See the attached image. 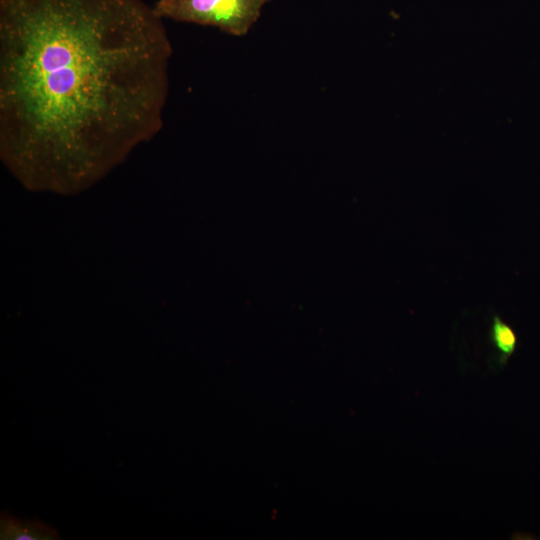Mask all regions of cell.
Instances as JSON below:
<instances>
[{
  "label": "cell",
  "instance_id": "1",
  "mask_svg": "<svg viewBox=\"0 0 540 540\" xmlns=\"http://www.w3.org/2000/svg\"><path fill=\"white\" fill-rule=\"evenodd\" d=\"M173 49L143 0H0V157L26 188L84 190L164 124Z\"/></svg>",
  "mask_w": 540,
  "mask_h": 540
},
{
  "label": "cell",
  "instance_id": "2",
  "mask_svg": "<svg viewBox=\"0 0 540 540\" xmlns=\"http://www.w3.org/2000/svg\"><path fill=\"white\" fill-rule=\"evenodd\" d=\"M271 0H171L156 3L164 19L216 27L233 36L246 35Z\"/></svg>",
  "mask_w": 540,
  "mask_h": 540
},
{
  "label": "cell",
  "instance_id": "3",
  "mask_svg": "<svg viewBox=\"0 0 540 540\" xmlns=\"http://www.w3.org/2000/svg\"><path fill=\"white\" fill-rule=\"evenodd\" d=\"M0 536L3 540H55L59 534L40 521H21L6 512L1 514Z\"/></svg>",
  "mask_w": 540,
  "mask_h": 540
},
{
  "label": "cell",
  "instance_id": "4",
  "mask_svg": "<svg viewBox=\"0 0 540 540\" xmlns=\"http://www.w3.org/2000/svg\"><path fill=\"white\" fill-rule=\"evenodd\" d=\"M489 340L496 352L498 363L504 366L518 345L515 331L500 316L494 314L490 322Z\"/></svg>",
  "mask_w": 540,
  "mask_h": 540
},
{
  "label": "cell",
  "instance_id": "5",
  "mask_svg": "<svg viewBox=\"0 0 540 540\" xmlns=\"http://www.w3.org/2000/svg\"><path fill=\"white\" fill-rule=\"evenodd\" d=\"M171 0H157V3H166V2H169Z\"/></svg>",
  "mask_w": 540,
  "mask_h": 540
}]
</instances>
